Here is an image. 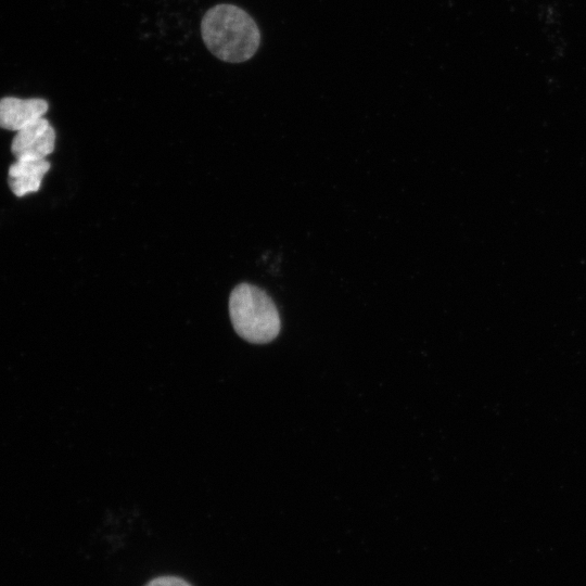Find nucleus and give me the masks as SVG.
<instances>
[{
	"label": "nucleus",
	"mask_w": 586,
	"mask_h": 586,
	"mask_svg": "<svg viewBox=\"0 0 586 586\" xmlns=\"http://www.w3.org/2000/svg\"><path fill=\"white\" fill-rule=\"evenodd\" d=\"M55 145V131L48 119L41 117L16 131L11 152L16 160H43Z\"/></svg>",
	"instance_id": "obj_3"
},
{
	"label": "nucleus",
	"mask_w": 586,
	"mask_h": 586,
	"mask_svg": "<svg viewBox=\"0 0 586 586\" xmlns=\"http://www.w3.org/2000/svg\"><path fill=\"white\" fill-rule=\"evenodd\" d=\"M229 316L237 334L250 343H269L281 329L279 311L271 297L250 283H240L231 291Z\"/></svg>",
	"instance_id": "obj_2"
},
{
	"label": "nucleus",
	"mask_w": 586,
	"mask_h": 586,
	"mask_svg": "<svg viewBox=\"0 0 586 586\" xmlns=\"http://www.w3.org/2000/svg\"><path fill=\"white\" fill-rule=\"evenodd\" d=\"M144 586H192L189 582L178 576H158L151 579Z\"/></svg>",
	"instance_id": "obj_6"
},
{
	"label": "nucleus",
	"mask_w": 586,
	"mask_h": 586,
	"mask_svg": "<svg viewBox=\"0 0 586 586\" xmlns=\"http://www.w3.org/2000/svg\"><path fill=\"white\" fill-rule=\"evenodd\" d=\"M201 35L211 53L228 63L250 60L260 43V31L253 17L227 3L207 10L201 21Z\"/></svg>",
	"instance_id": "obj_1"
},
{
	"label": "nucleus",
	"mask_w": 586,
	"mask_h": 586,
	"mask_svg": "<svg viewBox=\"0 0 586 586\" xmlns=\"http://www.w3.org/2000/svg\"><path fill=\"white\" fill-rule=\"evenodd\" d=\"M50 163L43 160H16L9 167L8 183L16 196H24L40 189L41 180L50 169Z\"/></svg>",
	"instance_id": "obj_5"
},
{
	"label": "nucleus",
	"mask_w": 586,
	"mask_h": 586,
	"mask_svg": "<svg viewBox=\"0 0 586 586\" xmlns=\"http://www.w3.org/2000/svg\"><path fill=\"white\" fill-rule=\"evenodd\" d=\"M49 104L43 99L5 97L0 100V128L18 131L43 117Z\"/></svg>",
	"instance_id": "obj_4"
}]
</instances>
